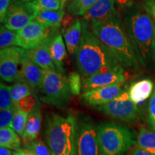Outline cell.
<instances>
[{
	"mask_svg": "<svg viewBox=\"0 0 155 155\" xmlns=\"http://www.w3.org/2000/svg\"><path fill=\"white\" fill-rule=\"evenodd\" d=\"M82 22L78 19H75L68 28L63 32L66 48L71 55L76 53L82 37Z\"/></svg>",
	"mask_w": 155,
	"mask_h": 155,
	"instance_id": "20",
	"label": "cell"
},
{
	"mask_svg": "<svg viewBox=\"0 0 155 155\" xmlns=\"http://www.w3.org/2000/svg\"><path fill=\"white\" fill-rule=\"evenodd\" d=\"M101 155H124L136 144L129 128L114 122H104L97 127Z\"/></svg>",
	"mask_w": 155,
	"mask_h": 155,
	"instance_id": "5",
	"label": "cell"
},
{
	"mask_svg": "<svg viewBox=\"0 0 155 155\" xmlns=\"http://www.w3.org/2000/svg\"><path fill=\"white\" fill-rule=\"evenodd\" d=\"M25 145L27 150H30L35 155H52L48 145L40 139H35Z\"/></svg>",
	"mask_w": 155,
	"mask_h": 155,
	"instance_id": "30",
	"label": "cell"
},
{
	"mask_svg": "<svg viewBox=\"0 0 155 155\" xmlns=\"http://www.w3.org/2000/svg\"><path fill=\"white\" fill-rule=\"evenodd\" d=\"M55 31L34 20L25 28L17 31L15 46L26 50L34 49L43 43Z\"/></svg>",
	"mask_w": 155,
	"mask_h": 155,
	"instance_id": "10",
	"label": "cell"
},
{
	"mask_svg": "<svg viewBox=\"0 0 155 155\" xmlns=\"http://www.w3.org/2000/svg\"><path fill=\"white\" fill-rule=\"evenodd\" d=\"M29 2L38 12L40 11L63 9L62 0H29Z\"/></svg>",
	"mask_w": 155,
	"mask_h": 155,
	"instance_id": "27",
	"label": "cell"
},
{
	"mask_svg": "<svg viewBox=\"0 0 155 155\" xmlns=\"http://www.w3.org/2000/svg\"><path fill=\"white\" fill-rule=\"evenodd\" d=\"M96 108L111 119L126 123L136 121L139 114L138 105L131 101L127 91H123L114 100Z\"/></svg>",
	"mask_w": 155,
	"mask_h": 155,
	"instance_id": "7",
	"label": "cell"
},
{
	"mask_svg": "<svg viewBox=\"0 0 155 155\" xmlns=\"http://www.w3.org/2000/svg\"><path fill=\"white\" fill-rule=\"evenodd\" d=\"M76 120L73 115L47 116L45 141L52 155H75Z\"/></svg>",
	"mask_w": 155,
	"mask_h": 155,
	"instance_id": "4",
	"label": "cell"
},
{
	"mask_svg": "<svg viewBox=\"0 0 155 155\" xmlns=\"http://www.w3.org/2000/svg\"><path fill=\"white\" fill-rule=\"evenodd\" d=\"M49 48L53 63L57 71L65 74L64 61L66 58V48L62 35L58 32H55L50 37Z\"/></svg>",
	"mask_w": 155,
	"mask_h": 155,
	"instance_id": "16",
	"label": "cell"
},
{
	"mask_svg": "<svg viewBox=\"0 0 155 155\" xmlns=\"http://www.w3.org/2000/svg\"><path fill=\"white\" fill-rule=\"evenodd\" d=\"M15 111L7 109L0 110V129L12 127Z\"/></svg>",
	"mask_w": 155,
	"mask_h": 155,
	"instance_id": "33",
	"label": "cell"
},
{
	"mask_svg": "<svg viewBox=\"0 0 155 155\" xmlns=\"http://www.w3.org/2000/svg\"><path fill=\"white\" fill-rule=\"evenodd\" d=\"M0 108L15 111V106L12 96V86L2 83L0 85Z\"/></svg>",
	"mask_w": 155,
	"mask_h": 155,
	"instance_id": "28",
	"label": "cell"
},
{
	"mask_svg": "<svg viewBox=\"0 0 155 155\" xmlns=\"http://www.w3.org/2000/svg\"><path fill=\"white\" fill-rule=\"evenodd\" d=\"M0 155H12V152L7 148L1 147H0Z\"/></svg>",
	"mask_w": 155,
	"mask_h": 155,
	"instance_id": "41",
	"label": "cell"
},
{
	"mask_svg": "<svg viewBox=\"0 0 155 155\" xmlns=\"http://www.w3.org/2000/svg\"><path fill=\"white\" fill-rule=\"evenodd\" d=\"M147 121L151 127H154L155 124V87L154 88L152 96H151L150 103L148 106V117Z\"/></svg>",
	"mask_w": 155,
	"mask_h": 155,
	"instance_id": "34",
	"label": "cell"
},
{
	"mask_svg": "<svg viewBox=\"0 0 155 155\" xmlns=\"http://www.w3.org/2000/svg\"><path fill=\"white\" fill-rule=\"evenodd\" d=\"M130 155H153V154L147 152V151L142 150V149H141L140 147L137 146L134 150H133V152L131 153Z\"/></svg>",
	"mask_w": 155,
	"mask_h": 155,
	"instance_id": "39",
	"label": "cell"
},
{
	"mask_svg": "<svg viewBox=\"0 0 155 155\" xmlns=\"http://www.w3.org/2000/svg\"><path fill=\"white\" fill-rule=\"evenodd\" d=\"M29 114L19 109L18 107H15L14 119L12 122V129L16 131L17 134L22 137L25 134L27 123H28Z\"/></svg>",
	"mask_w": 155,
	"mask_h": 155,
	"instance_id": "25",
	"label": "cell"
},
{
	"mask_svg": "<svg viewBox=\"0 0 155 155\" xmlns=\"http://www.w3.org/2000/svg\"><path fill=\"white\" fill-rule=\"evenodd\" d=\"M45 72V71L40 68L25 56L21 63L18 81L27 83L35 90L41 87Z\"/></svg>",
	"mask_w": 155,
	"mask_h": 155,
	"instance_id": "14",
	"label": "cell"
},
{
	"mask_svg": "<svg viewBox=\"0 0 155 155\" xmlns=\"http://www.w3.org/2000/svg\"><path fill=\"white\" fill-rule=\"evenodd\" d=\"M64 17V9H60L58 11H40L37 13L35 20L46 28L57 30L61 26Z\"/></svg>",
	"mask_w": 155,
	"mask_h": 155,
	"instance_id": "21",
	"label": "cell"
},
{
	"mask_svg": "<svg viewBox=\"0 0 155 155\" xmlns=\"http://www.w3.org/2000/svg\"><path fill=\"white\" fill-rule=\"evenodd\" d=\"M75 155H101L97 128L88 119L77 125Z\"/></svg>",
	"mask_w": 155,
	"mask_h": 155,
	"instance_id": "8",
	"label": "cell"
},
{
	"mask_svg": "<svg viewBox=\"0 0 155 155\" xmlns=\"http://www.w3.org/2000/svg\"><path fill=\"white\" fill-rule=\"evenodd\" d=\"M152 50H153V54H154V57L155 58V27H154V38H153V43H152Z\"/></svg>",
	"mask_w": 155,
	"mask_h": 155,
	"instance_id": "42",
	"label": "cell"
},
{
	"mask_svg": "<svg viewBox=\"0 0 155 155\" xmlns=\"http://www.w3.org/2000/svg\"><path fill=\"white\" fill-rule=\"evenodd\" d=\"M0 146L15 151L20 149V138L12 128L0 129Z\"/></svg>",
	"mask_w": 155,
	"mask_h": 155,
	"instance_id": "22",
	"label": "cell"
},
{
	"mask_svg": "<svg viewBox=\"0 0 155 155\" xmlns=\"http://www.w3.org/2000/svg\"><path fill=\"white\" fill-rule=\"evenodd\" d=\"M98 0H81L78 2H71L68 6V11L71 15L83 16Z\"/></svg>",
	"mask_w": 155,
	"mask_h": 155,
	"instance_id": "26",
	"label": "cell"
},
{
	"mask_svg": "<svg viewBox=\"0 0 155 155\" xmlns=\"http://www.w3.org/2000/svg\"><path fill=\"white\" fill-rule=\"evenodd\" d=\"M153 129H154V130L155 131V124H154V127H153Z\"/></svg>",
	"mask_w": 155,
	"mask_h": 155,
	"instance_id": "46",
	"label": "cell"
},
{
	"mask_svg": "<svg viewBox=\"0 0 155 155\" xmlns=\"http://www.w3.org/2000/svg\"><path fill=\"white\" fill-rule=\"evenodd\" d=\"M34 92V89L28 84L22 81H17L12 86V96L15 106H16L19 101L24 98L33 95Z\"/></svg>",
	"mask_w": 155,
	"mask_h": 155,
	"instance_id": "24",
	"label": "cell"
},
{
	"mask_svg": "<svg viewBox=\"0 0 155 155\" xmlns=\"http://www.w3.org/2000/svg\"><path fill=\"white\" fill-rule=\"evenodd\" d=\"M116 10L114 0H98L83 16L81 20L87 23L104 18Z\"/></svg>",
	"mask_w": 155,
	"mask_h": 155,
	"instance_id": "19",
	"label": "cell"
},
{
	"mask_svg": "<svg viewBox=\"0 0 155 155\" xmlns=\"http://www.w3.org/2000/svg\"><path fill=\"white\" fill-rule=\"evenodd\" d=\"M12 2V0H0V20H1V23H4Z\"/></svg>",
	"mask_w": 155,
	"mask_h": 155,
	"instance_id": "36",
	"label": "cell"
},
{
	"mask_svg": "<svg viewBox=\"0 0 155 155\" xmlns=\"http://www.w3.org/2000/svg\"><path fill=\"white\" fill-rule=\"evenodd\" d=\"M141 7L155 20V0H143Z\"/></svg>",
	"mask_w": 155,
	"mask_h": 155,
	"instance_id": "35",
	"label": "cell"
},
{
	"mask_svg": "<svg viewBox=\"0 0 155 155\" xmlns=\"http://www.w3.org/2000/svg\"><path fill=\"white\" fill-rule=\"evenodd\" d=\"M73 20V17L71 16V15H65V17H64V18L63 19V22H62V24H61L62 28H63V32L66 30V29L68 28L69 27L71 26L73 22H74V21Z\"/></svg>",
	"mask_w": 155,
	"mask_h": 155,
	"instance_id": "37",
	"label": "cell"
},
{
	"mask_svg": "<svg viewBox=\"0 0 155 155\" xmlns=\"http://www.w3.org/2000/svg\"><path fill=\"white\" fill-rule=\"evenodd\" d=\"M42 118L40 106L37 105L36 107L29 114L25 134L22 138L25 144H28L38 137L41 130Z\"/></svg>",
	"mask_w": 155,
	"mask_h": 155,
	"instance_id": "18",
	"label": "cell"
},
{
	"mask_svg": "<svg viewBox=\"0 0 155 155\" xmlns=\"http://www.w3.org/2000/svg\"><path fill=\"white\" fill-rule=\"evenodd\" d=\"M17 32L7 29L5 25H2L0 30V49L1 50L15 45Z\"/></svg>",
	"mask_w": 155,
	"mask_h": 155,
	"instance_id": "29",
	"label": "cell"
},
{
	"mask_svg": "<svg viewBox=\"0 0 155 155\" xmlns=\"http://www.w3.org/2000/svg\"><path fill=\"white\" fill-rule=\"evenodd\" d=\"M114 1L122 8L130 7L133 4V0H114Z\"/></svg>",
	"mask_w": 155,
	"mask_h": 155,
	"instance_id": "38",
	"label": "cell"
},
{
	"mask_svg": "<svg viewBox=\"0 0 155 155\" xmlns=\"http://www.w3.org/2000/svg\"><path fill=\"white\" fill-rule=\"evenodd\" d=\"M26 50L12 46L0 51V75L8 83L17 82L21 63L25 57Z\"/></svg>",
	"mask_w": 155,
	"mask_h": 155,
	"instance_id": "11",
	"label": "cell"
},
{
	"mask_svg": "<svg viewBox=\"0 0 155 155\" xmlns=\"http://www.w3.org/2000/svg\"><path fill=\"white\" fill-rule=\"evenodd\" d=\"M88 24L93 33L111 52L124 68H138V58L124 22L117 9L104 18Z\"/></svg>",
	"mask_w": 155,
	"mask_h": 155,
	"instance_id": "1",
	"label": "cell"
},
{
	"mask_svg": "<svg viewBox=\"0 0 155 155\" xmlns=\"http://www.w3.org/2000/svg\"><path fill=\"white\" fill-rule=\"evenodd\" d=\"M40 99L45 104L63 108L69 103L70 88L68 78L56 71H45L41 87Z\"/></svg>",
	"mask_w": 155,
	"mask_h": 155,
	"instance_id": "6",
	"label": "cell"
},
{
	"mask_svg": "<svg viewBox=\"0 0 155 155\" xmlns=\"http://www.w3.org/2000/svg\"><path fill=\"white\" fill-rule=\"evenodd\" d=\"M124 22L139 63L147 68L154 59L152 50L155 25L148 13L134 8L124 12Z\"/></svg>",
	"mask_w": 155,
	"mask_h": 155,
	"instance_id": "3",
	"label": "cell"
},
{
	"mask_svg": "<svg viewBox=\"0 0 155 155\" xmlns=\"http://www.w3.org/2000/svg\"><path fill=\"white\" fill-rule=\"evenodd\" d=\"M137 146L153 155H155V133L146 128H141L137 138Z\"/></svg>",
	"mask_w": 155,
	"mask_h": 155,
	"instance_id": "23",
	"label": "cell"
},
{
	"mask_svg": "<svg viewBox=\"0 0 155 155\" xmlns=\"http://www.w3.org/2000/svg\"><path fill=\"white\" fill-rule=\"evenodd\" d=\"M123 84L124 83L111 85L84 92L81 96V100L88 106H99L104 105L121 94L123 91Z\"/></svg>",
	"mask_w": 155,
	"mask_h": 155,
	"instance_id": "13",
	"label": "cell"
},
{
	"mask_svg": "<svg viewBox=\"0 0 155 155\" xmlns=\"http://www.w3.org/2000/svg\"><path fill=\"white\" fill-rule=\"evenodd\" d=\"M37 105H38V98L35 95L33 94L19 101L15 107H18L24 112L30 114L36 107Z\"/></svg>",
	"mask_w": 155,
	"mask_h": 155,
	"instance_id": "32",
	"label": "cell"
},
{
	"mask_svg": "<svg viewBox=\"0 0 155 155\" xmlns=\"http://www.w3.org/2000/svg\"><path fill=\"white\" fill-rule=\"evenodd\" d=\"M81 22L82 37L75 55L78 68L83 76L87 78L120 66L115 56L91 32L88 23Z\"/></svg>",
	"mask_w": 155,
	"mask_h": 155,
	"instance_id": "2",
	"label": "cell"
},
{
	"mask_svg": "<svg viewBox=\"0 0 155 155\" xmlns=\"http://www.w3.org/2000/svg\"><path fill=\"white\" fill-rule=\"evenodd\" d=\"M153 89L154 84L152 81L145 78L133 83L129 87L128 93L131 101L137 105H139L150 98Z\"/></svg>",
	"mask_w": 155,
	"mask_h": 155,
	"instance_id": "17",
	"label": "cell"
},
{
	"mask_svg": "<svg viewBox=\"0 0 155 155\" xmlns=\"http://www.w3.org/2000/svg\"><path fill=\"white\" fill-rule=\"evenodd\" d=\"M128 75L121 65L116 68L99 73L84 78L83 80V89L85 92L101 87L124 83L127 80Z\"/></svg>",
	"mask_w": 155,
	"mask_h": 155,
	"instance_id": "12",
	"label": "cell"
},
{
	"mask_svg": "<svg viewBox=\"0 0 155 155\" xmlns=\"http://www.w3.org/2000/svg\"><path fill=\"white\" fill-rule=\"evenodd\" d=\"M49 38L34 49L26 50L25 56L44 71H56L49 48Z\"/></svg>",
	"mask_w": 155,
	"mask_h": 155,
	"instance_id": "15",
	"label": "cell"
},
{
	"mask_svg": "<svg viewBox=\"0 0 155 155\" xmlns=\"http://www.w3.org/2000/svg\"><path fill=\"white\" fill-rule=\"evenodd\" d=\"M26 150H27V149H26ZM27 150L28 151V152H29V154H30V155H35V154H34L33 152H31L30 150Z\"/></svg>",
	"mask_w": 155,
	"mask_h": 155,
	"instance_id": "43",
	"label": "cell"
},
{
	"mask_svg": "<svg viewBox=\"0 0 155 155\" xmlns=\"http://www.w3.org/2000/svg\"><path fill=\"white\" fill-rule=\"evenodd\" d=\"M68 82L71 94L73 96L80 95L81 88L83 87L80 74L76 72L71 73L68 76Z\"/></svg>",
	"mask_w": 155,
	"mask_h": 155,
	"instance_id": "31",
	"label": "cell"
},
{
	"mask_svg": "<svg viewBox=\"0 0 155 155\" xmlns=\"http://www.w3.org/2000/svg\"><path fill=\"white\" fill-rule=\"evenodd\" d=\"M38 13L29 0H12L4 25L9 30H22L35 20Z\"/></svg>",
	"mask_w": 155,
	"mask_h": 155,
	"instance_id": "9",
	"label": "cell"
},
{
	"mask_svg": "<svg viewBox=\"0 0 155 155\" xmlns=\"http://www.w3.org/2000/svg\"><path fill=\"white\" fill-rule=\"evenodd\" d=\"M79 1H81V0H72V1H71V2H79Z\"/></svg>",
	"mask_w": 155,
	"mask_h": 155,
	"instance_id": "45",
	"label": "cell"
},
{
	"mask_svg": "<svg viewBox=\"0 0 155 155\" xmlns=\"http://www.w3.org/2000/svg\"><path fill=\"white\" fill-rule=\"evenodd\" d=\"M12 154L13 155H30L28 151L26 149H25V150H23V149H19L18 150L15 151V152L12 153Z\"/></svg>",
	"mask_w": 155,
	"mask_h": 155,
	"instance_id": "40",
	"label": "cell"
},
{
	"mask_svg": "<svg viewBox=\"0 0 155 155\" xmlns=\"http://www.w3.org/2000/svg\"><path fill=\"white\" fill-rule=\"evenodd\" d=\"M68 0H62V3H63V7H64V5H65V3Z\"/></svg>",
	"mask_w": 155,
	"mask_h": 155,
	"instance_id": "44",
	"label": "cell"
}]
</instances>
